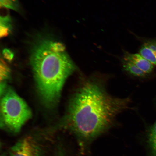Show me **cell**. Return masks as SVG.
Returning <instances> with one entry per match:
<instances>
[{
  "instance_id": "277c9868",
  "label": "cell",
  "mask_w": 156,
  "mask_h": 156,
  "mask_svg": "<svg viewBox=\"0 0 156 156\" xmlns=\"http://www.w3.org/2000/svg\"><path fill=\"white\" fill-rule=\"evenodd\" d=\"M10 154V156H42L40 146L30 137L17 142L11 148Z\"/></svg>"
},
{
  "instance_id": "9c48e42d",
  "label": "cell",
  "mask_w": 156,
  "mask_h": 156,
  "mask_svg": "<svg viewBox=\"0 0 156 156\" xmlns=\"http://www.w3.org/2000/svg\"><path fill=\"white\" fill-rule=\"evenodd\" d=\"M122 64L124 70L135 76L142 77L146 75L135 64L128 60L124 59Z\"/></svg>"
},
{
  "instance_id": "30bf717a",
  "label": "cell",
  "mask_w": 156,
  "mask_h": 156,
  "mask_svg": "<svg viewBox=\"0 0 156 156\" xmlns=\"http://www.w3.org/2000/svg\"><path fill=\"white\" fill-rule=\"evenodd\" d=\"M0 6L1 7L16 11H19L20 9V5L18 0H0Z\"/></svg>"
},
{
  "instance_id": "7a4b0ae2",
  "label": "cell",
  "mask_w": 156,
  "mask_h": 156,
  "mask_svg": "<svg viewBox=\"0 0 156 156\" xmlns=\"http://www.w3.org/2000/svg\"><path fill=\"white\" fill-rule=\"evenodd\" d=\"M30 62L39 93L46 105L59 98L67 78L76 66L63 44L48 38L37 40L31 48Z\"/></svg>"
},
{
  "instance_id": "52a82bcc",
  "label": "cell",
  "mask_w": 156,
  "mask_h": 156,
  "mask_svg": "<svg viewBox=\"0 0 156 156\" xmlns=\"http://www.w3.org/2000/svg\"><path fill=\"white\" fill-rule=\"evenodd\" d=\"M147 143L149 156H156V122L148 132Z\"/></svg>"
},
{
  "instance_id": "8fae6325",
  "label": "cell",
  "mask_w": 156,
  "mask_h": 156,
  "mask_svg": "<svg viewBox=\"0 0 156 156\" xmlns=\"http://www.w3.org/2000/svg\"><path fill=\"white\" fill-rule=\"evenodd\" d=\"M0 68H1V81L5 80L8 77L9 73V69L8 66L4 61V60L1 58V64H0Z\"/></svg>"
},
{
  "instance_id": "5b68a950",
  "label": "cell",
  "mask_w": 156,
  "mask_h": 156,
  "mask_svg": "<svg viewBox=\"0 0 156 156\" xmlns=\"http://www.w3.org/2000/svg\"><path fill=\"white\" fill-rule=\"evenodd\" d=\"M124 59L132 62L146 74L153 71L154 65L140 54H131L126 52Z\"/></svg>"
},
{
  "instance_id": "8992f818",
  "label": "cell",
  "mask_w": 156,
  "mask_h": 156,
  "mask_svg": "<svg viewBox=\"0 0 156 156\" xmlns=\"http://www.w3.org/2000/svg\"><path fill=\"white\" fill-rule=\"evenodd\" d=\"M140 54L154 65L156 66V40L148 41L142 45Z\"/></svg>"
},
{
  "instance_id": "ba28073f",
  "label": "cell",
  "mask_w": 156,
  "mask_h": 156,
  "mask_svg": "<svg viewBox=\"0 0 156 156\" xmlns=\"http://www.w3.org/2000/svg\"><path fill=\"white\" fill-rule=\"evenodd\" d=\"M12 21L9 15L1 16L0 18V37L4 38L10 34L12 29Z\"/></svg>"
},
{
  "instance_id": "7c38bea8",
  "label": "cell",
  "mask_w": 156,
  "mask_h": 156,
  "mask_svg": "<svg viewBox=\"0 0 156 156\" xmlns=\"http://www.w3.org/2000/svg\"><path fill=\"white\" fill-rule=\"evenodd\" d=\"M3 54L4 57L9 61H11L14 57V53L9 48L4 49L3 51Z\"/></svg>"
},
{
  "instance_id": "4fadbf2b",
  "label": "cell",
  "mask_w": 156,
  "mask_h": 156,
  "mask_svg": "<svg viewBox=\"0 0 156 156\" xmlns=\"http://www.w3.org/2000/svg\"><path fill=\"white\" fill-rule=\"evenodd\" d=\"M58 156H66L64 154L63 152H60L59 153H58Z\"/></svg>"
},
{
  "instance_id": "6da1fadb",
  "label": "cell",
  "mask_w": 156,
  "mask_h": 156,
  "mask_svg": "<svg viewBox=\"0 0 156 156\" xmlns=\"http://www.w3.org/2000/svg\"><path fill=\"white\" fill-rule=\"evenodd\" d=\"M130 102L129 98L110 95L96 80L86 81L72 99L68 115L70 127L83 149L108 130Z\"/></svg>"
},
{
  "instance_id": "3957f363",
  "label": "cell",
  "mask_w": 156,
  "mask_h": 156,
  "mask_svg": "<svg viewBox=\"0 0 156 156\" xmlns=\"http://www.w3.org/2000/svg\"><path fill=\"white\" fill-rule=\"evenodd\" d=\"M1 112L3 126L14 133L20 131L32 116L28 105L11 89L3 93L1 101Z\"/></svg>"
}]
</instances>
